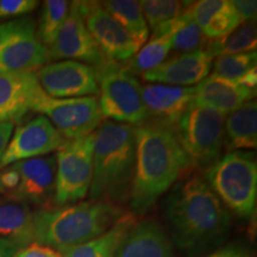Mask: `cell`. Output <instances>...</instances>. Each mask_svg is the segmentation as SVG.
Returning <instances> with one entry per match:
<instances>
[{
    "label": "cell",
    "instance_id": "cell-1",
    "mask_svg": "<svg viewBox=\"0 0 257 257\" xmlns=\"http://www.w3.org/2000/svg\"><path fill=\"white\" fill-rule=\"evenodd\" d=\"M163 216L173 245L187 257H201L219 248L232 229L231 213L198 174L169 189Z\"/></svg>",
    "mask_w": 257,
    "mask_h": 257
},
{
    "label": "cell",
    "instance_id": "cell-2",
    "mask_svg": "<svg viewBox=\"0 0 257 257\" xmlns=\"http://www.w3.org/2000/svg\"><path fill=\"white\" fill-rule=\"evenodd\" d=\"M135 170L130 207L143 216L191 167L174 127L155 119L134 126Z\"/></svg>",
    "mask_w": 257,
    "mask_h": 257
},
{
    "label": "cell",
    "instance_id": "cell-3",
    "mask_svg": "<svg viewBox=\"0 0 257 257\" xmlns=\"http://www.w3.org/2000/svg\"><path fill=\"white\" fill-rule=\"evenodd\" d=\"M124 213L119 205L102 200L41 208L32 213L34 240L55 250L79 245L111 229Z\"/></svg>",
    "mask_w": 257,
    "mask_h": 257
},
{
    "label": "cell",
    "instance_id": "cell-4",
    "mask_svg": "<svg viewBox=\"0 0 257 257\" xmlns=\"http://www.w3.org/2000/svg\"><path fill=\"white\" fill-rule=\"evenodd\" d=\"M91 200L128 201L135 170V133L127 124L102 120L94 131Z\"/></svg>",
    "mask_w": 257,
    "mask_h": 257
},
{
    "label": "cell",
    "instance_id": "cell-5",
    "mask_svg": "<svg viewBox=\"0 0 257 257\" xmlns=\"http://www.w3.org/2000/svg\"><path fill=\"white\" fill-rule=\"evenodd\" d=\"M204 179L230 213L249 219L256 212L257 165L255 154L229 152L204 170Z\"/></svg>",
    "mask_w": 257,
    "mask_h": 257
},
{
    "label": "cell",
    "instance_id": "cell-6",
    "mask_svg": "<svg viewBox=\"0 0 257 257\" xmlns=\"http://www.w3.org/2000/svg\"><path fill=\"white\" fill-rule=\"evenodd\" d=\"M226 115L191 105L174 126L178 141L193 168L206 170L221 157Z\"/></svg>",
    "mask_w": 257,
    "mask_h": 257
},
{
    "label": "cell",
    "instance_id": "cell-7",
    "mask_svg": "<svg viewBox=\"0 0 257 257\" xmlns=\"http://www.w3.org/2000/svg\"><path fill=\"white\" fill-rule=\"evenodd\" d=\"M98 102L102 118L131 126L149 119L142 98V85L125 66L107 62L98 69Z\"/></svg>",
    "mask_w": 257,
    "mask_h": 257
},
{
    "label": "cell",
    "instance_id": "cell-8",
    "mask_svg": "<svg viewBox=\"0 0 257 257\" xmlns=\"http://www.w3.org/2000/svg\"><path fill=\"white\" fill-rule=\"evenodd\" d=\"M94 134L68 140L57 150L54 200L57 206L75 204L88 194L93 174Z\"/></svg>",
    "mask_w": 257,
    "mask_h": 257
},
{
    "label": "cell",
    "instance_id": "cell-9",
    "mask_svg": "<svg viewBox=\"0 0 257 257\" xmlns=\"http://www.w3.org/2000/svg\"><path fill=\"white\" fill-rule=\"evenodd\" d=\"M31 110L48 118L64 140L88 136L101 124L102 115L96 96L53 98L40 89Z\"/></svg>",
    "mask_w": 257,
    "mask_h": 257
},
{
    "label": "cell",
    "instance_id": "cell-10",
    "mask_svg": "<svg viewBox=\"0 0 257 257\" xmlns=\"http://www.w3.org/2000/svg\"><path fill=\"white\" fill-rule=\"evenodd\" d=\"M48 50L51 60L78 61L96 70L110 62L86 28L78 2L70 3L68 15Z\"/></svg>",
    "mask_w": 257,
    "mask_h": 257
},
{
    "label": "cell",
    "instance_id": "cell-11",
    "mask_svg": "<svg viewBox=\"0 0 257 257\" xmlns=\"http://www.w3.org/2000/svg\"><path fill=\"white\" fill-rule=\"evenodd\" d=\"M86 28L104 54L113 63L130 61L141 49L133 37L98 2H78Z\"/></svg>",
    "mask_w": 257,
    "mask_h": 257
},
{
    "label": "cell",
    "instance_id": "cell-12",
    "mask_svg": "<svg viewBox=\"0 0 257 257\" xmlns=\"http://www.w3.org/2000/svg\"><path fill=\"white\" fill-rule=\"evenodd\" d=\"M43 92L53 98H80L99 94L98 70L78 61L48 63L36 72Z\"/></svg>",
    "mask_w": 257,
    "mask_h": 257
},
{
    "label": "cell",
    "instance_id": "cell-13",
    "mask_svg": "<svg viewBox=\"0 0 257 257\" xmlns=\"http://www.w3.org/2000/svg\"><path fill=\"white\" fill-rule=\"evenodd\" d=\"M66 141L48 118L38 115L16 128L0 159V168L18 161L49 155L57 152Z\"/></svg>",
    "mask_w": 257,
    "mask_h": 257
},
{
    "label": "cell",
    "instance_id": "cell-14",
    "mask_svg": "<svg viewBox=\"0 0 257 257\" xmlns=\"http://www.w3.org/2000/svg\"><path fill=\"white\" fill-rule=\"evenodd\" d=\"M18 170L19 182L9 199L43 205L55 195L56 157L42 156L12 163Z\"/></svg>",
    "mask_w": 257,
    "mask_h": 257
},
{
    "label": "cell",
    "instance_id": "cell-15",
    "mask_svg": "<svg viewBox=\"0 0 257 257\" xmlns=\"http://www.w3.org/2000/svg\"><path fill=\"white\" fill-rule=\"evenodd\" d=\"M214 59L213 54L207 49L178 54L141 76L147 82L193 87L207 78Z\"/></svg>",
    "mask_w": 257,
    "mask_h": 257
},
{
    "label": "cell",
    "instance_id": "cell-16",
    "mask_svg": "<svg viewBox=\"0 0 257 257\" xmlns=\"http://www.w3.org/2000/svg\"><path fill=\"white\" fill-rule=\"evenodd\" d=\"M40 89L36 73L0 74V123L21 120Z\"/></svg>",
    "mask_w": 257,
    "mask_h": 257
},
{
    "label": "cell",
    "instance_id": "cell-17",
    "mask_svg": "<svg viewBox=\"0 0 257 257\" xmlns=\"http://www.w3.org/2000/svg\"><path fill=\"white\" fill-rule=\"evenodd\" d=\"M184 14L200 28L208 43L221 41L242 24L229 0L192 2Z\"/></svg>",
    "mask_w": 257,
    "mask_h": 257
},
{
    "label": "cell",
    "instance_id": "cell-18",
    "mask_svg": "<svg viewBox=\"0 0 257 257\" xmlns=\"http://www.w3.org/2000/svg\"><path fill=\"white\" fill-rule=\"evenodd\" d=\"M194 87L148 83L142 86V98L149 118L174 127L193 104Z\"/></svg>",
    "mask_w": 257,
    "mask_h": 257
},
{
    "label": "cell",
    "instance_id": "cell-19",
    "mask_svg": "<svg viewBox=\"0 0 257 257\" xmlns=\"http://www.w3.org/2000/svg\"><path fill=\"white\" fill-rule=\"evenodd\" d=\"M256 92L237 81L211 74L194 87L193 105L211 108L226 115L245 102L252 100Z\"/></svg>",
    "mask_w": 257,
    "mask_h": 257
},
{
    "label": "cell",
    "instance_id": "cell-20",
    "mask_svg": "<svg viewBox=\"0 0 257 257\" xmlns=\"http://www.w3.org/2000/svg\"><path fill=\"white\" fill-rule=\"evenodd\" d=\"M114 257H176L169 236L154 220L137 221L131 227Z\"/></svg>",
    "mask_w": 257,
    "mask_h": 257
},
{
    "label": "cell",
    "instance_id": "cell-21",
    "mask_svg": "<svg viewBox=\"0 0 257 257\" xmlns=\"http://www.w3.org/2000/svg\"><path fill=\"white\" fill-rule=\"evenodd\" d=\"M49 61V50L38 41L36 34L25 35L0 49V74L35 73Z\"/></svg>",
    "mask_w": 257,
    "mask_h": 257
},
{
    "label": "cell",
    "instance_id": "cell-22",
    "mask_svg": "<svg viewBox=\"0 0 257 257\" xmlns=\"http://www.w3.org/2000/svg\"><path fill=\"white\" fill-rule=\"evenodd\" d=\"M137 221L135 214L125 212L111 229L100 236L79 245L57 249V251L62 257H114L121 240Z\"/></svg>",
    "mask_w": 257,
    "mask_h": 257
},
{
    "label": "cell",
    "instance_id": "cell-23",
    "mask_svg": "<svg viewBox=\"0 0 257 257\" xmlns=\"http://www.w3.org/2000/svg\"><path fill=\"white\" fill-rule=\"evenodd\" d=\"M225 144L229 152H243L257 147V104L245 102L225 119Z\"/></svg>",
    "mask_w": 257,
    "mask_h": 257
},
{
    "label": "cell",
    "instance_id": "cell-24",
    "mask_svg": "<svg viewBox=\"0 0 257 257\" xmlns=\"http://www.w3.org/2000/svg\"><path fill=\"white\" fill-rule=\"evenodd\" d=\"M0 238L14 240L22 248L34 243L32 212L22 201L0 200Z\"/></svg>",
    "mask_w": 257,
    "mask_h": 257
},
{
    "label": "cell",
    "instance_id": "cell-25",
    "mask_svg": "<svg viewBox=\"0 0 257 257\" xmlns=\"http://www.w3.org/2000/svg\"><path fill=\"white\" fill-rule=\"evenodd\" d=\"M161 35H169L172 49L179 51V54L207 49L208 46V41L200 28L185 14L157 25L153 30L152 36Z\"/></svg>",
    "mask_w": 257,
    "mask_h": 257
},
{
    "label": "cell",
    "instance_id": "cell-26",
    "mask_svg": "<svg viewBox=\"0 0 257 257\" xmlns=\"http://www.w3.org/2000/svg\"><path fill=\"white\" fill-rule=\"evenodd\" d=\"M100 4L117 21V23L133 37L138 47L141 48L149 40V28L143 17L140 2L107 0Z\"/></svg>",
    "mask_w": 257,
    "mask_h": 257
},
{
    "label": "cell",
    "instance_id": "cell-27",
    "mask_svg": "<svg viewBox=\"0 0 257 257\" xmlns=\"http://www.w3.org/2000/svg\"><path fill=\"white\" fill-rule=\"evenodd\" d=\"M170 50H172V43H170L169 35L152 36L146 46L137 51L136 55L130 60V63H127L125 68L135 75L136 74L142 75L165 62Z\"/></svg>",
    "mask_w": 257,
    "mask_h": 257
},
{
    "label": "cell",
    "instance_id": "cell-28",
    "mask_svg": "<svg viewBox=\"0 0 257 257\" xmlns=\"http://www.w3.org/2000/svg\"><path fill=\"white\" fill-rule=\"evenodd\" d=\"M257 31L255 22H243L229 36L219 42L208 43L207 50L213 54L214 57L231 54H243L256 51Z\"/></svg>",
    "mask_w": 257,
    "mask_h": 257
},
{
    "label": "cell",
    "instance_id": "cell-29",
    "mask_svg": "<svg viewBox=\"0 0 257 257\" xmlns=\"http://www.w3.org/2000/svg\"><path fill=\"white\" fill-rule=\"evenodd\" d=\"M69 6L70 3L66 0H47L43 3L36 35L43 46L49 48L53 43L57 31L68 15Z\"/></svg>",
    "mask_w": 257,
    "mask_h": 257
},
{
    "label": "cell",
    "instance_id": "cell-30",
    "mask_svg": "<svg viewBox=\"0 0 257 257\" xmlns=\"http://www.w3.org/2000/svg\"><path fill=\"white\" fill-rule=\"evenodd\" d=\"M256 51L217 56L212 64L213 74L232 81H238L250 70L256 69Z\"/></svg>",
    "mask_w": 257,
    "mask_h": 257
},
{
    "label": "cell",
    "instance_id": "cell-31",
    "mask_svg": "<svg viewBox=\"0 0 257 257\" xmlns=\"http://www.w3.org/2000/svg\"><path fill=\"white\" fill-rule=\"evenodd\" d=\"M143 17L149 27L155 29L157 25L170 19L179 17L188 8L191 2L179 0H144L140 2Z\"/></svg>",
    "mask_w": 257,
    "mask_h": 257
},
{
    "label": "cell",
    "instance_id": "cell-32",
    "mask_svg": "<svg viewBox=\"0 0 257 257\" xmlns=\"http://www.w3.org/2000/svg\"><path fill=\"white\" fill-rule=\"evenodd\" d=\"M36 27L30 18L16 19L0 24V49L6 46L10 41L25 35L36 34Z\"/></svg>",
    "mask_w": 257,
    "mask_h": 257
},
{
    "label": "cell",
    "instance_id": "cell-33",
    "mask_svg": "<svg viewBox=\"0 0 257 257\" xmlns=\"http://www.w3.org/2000/svg\"><path fill=\"white\" fill-rule=\"evenodd\" d=\"M38 5L37 0H0V19L30 14Z\"/></svg>",
    "mask_w": 257,
    "mask_h": 257
},
{
    "label": "cell",
    "instance_id": "cell-34",
    "mask_svg": "<svg viewBox=\"0 0 257 257\" xmlns=\"http://www.w3.org/2000/svg\"><path fill=\"white\" fill-rule=\"evenodd\" d=\"M251 249L240 242H232L223 244L213 251L201 257H251Z\"/></svg>",
    "mask_w": 257,
    "mask_h": 257
},
{
    "label": "cell",
    "instance_id": "cell-35",
    "mask_svg": "<svg viewBox=\"0 0 257 257\" xmlns=\"http://www.w3.org/2000/svg\"><path fill=\"white\" fill-rule=\"evenodd\" d=\"M0 194H5L10 197L17 188L19 182L18 170L14 165L6 166L0 168Z\"/></svg>",
    "mask_w": 257,
    "mask_h": 257
},
{
    "label": "cell",
    "instance_id": "cell-36",
    "mask_svg": "<svg viewBox=\"0 0 257 257\" xmlns=\"http://www.w3.org/2000/svg\"><path fill=\"white\" fill-rule=\"evenodd\" d=\"M12 257H62L57 250L36 242L19 249Z\"/></svg>",
    "mask_w": 257,
    "mask_h": 257
},
{
    "label": "cell",
    "instance_id": "cell-37",
    "mask_svg": "<svg viewBox=\"0 0 257 257\" xmlns=\"http://www.w3.org/2000/svg\"><path fill=\"white\" fill-rule=\"evenodd\" d=\"M232 6L236 10L237 15L239 16L240 21L243 22H255L256 21V11L257 3L255 0H234Z\"/></svg>",
    "mask_w": 257,
    "mask_h": 257
},
{
    "label": "cell",
    "instance_id": "cell-38",
    "mask_svg": "<svg viewBox=\"0 0 257 257\" xmlns=\"http://www.w3.org/2000/svg\"><path fill=\"white\" fill-rule=\"evenodd\" d=\"M15 124L12 123H0V159L4 155L6 147L12 137Z\"/></svg>",
    "mask_w": 257,
    "mask_h": 257
},
{
    "label": "cell",
    "instance_id": "cell-39",
    "mask_svg": "<svg viewBox=\"0 0 257 257\" xmlns=\"http://www.w3.org/2000/svg\"><path fill=\"white\" fill-rule=\"evenodd\" d=\"M22 246L14 240L0 238V257H12Z\"/></svg>",
    "mask_w": 257,
    "mask_h": 257
}]
</instances>
